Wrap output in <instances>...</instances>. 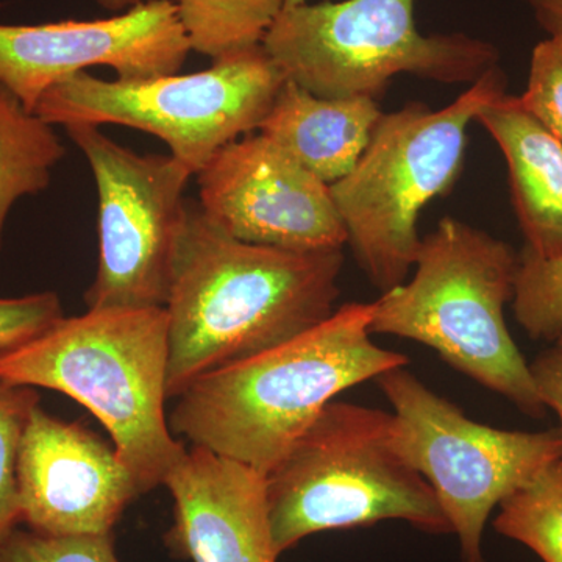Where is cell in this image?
I'll use <instances>...</instances> for the list:
<instances>
[{"label": "cell", "mask_w": 562, "mask_h": 562, "mask_svg": "<svg viewBox=\"0 0 562 562\" xmlns=\"http://www.w3.org/2000/svg\"><path fill=\"white\" fill-rule=\"evenodd\" d=\"M342 266V250L302 254L239 241L188 201L165 306L168 397L330 317Z\"/></svg>", "instance_id": "obj_1"}, {"label": "cell", "mask_w": 562, "mask_h": 562, "mask_svg": "<svg viewBox=\"0 0 562 562\" xmlns=\"http://www.w3.org/2000/svg\"><path fill=\"white\" fill-rule=\"evenodd\" d=\"M372 314L373 302L344 303L290 341L195 380L176 397L173 435L268 475L341 392L408 366L372 341Z\"/></svg>", "instance_id": "obj_2"}, {"label": "cell", "mask_w": 562, "mask_h": 562, "mask_svg": "<svg viewBox=\"0 0 562 562\" xmlns=\"http://www.w3.org/2000/svg\"><path fill=\"white\" fill-rule=\"evenodd\" d=\"M166 308L88 310L0 360V380L61 392L101 420L140 492L165 486L188 452L168 401Z\"/></svg>", "instance_id": "obj_3"}, {"label": "cell", "mask_w": 562, "mask_h": 562, "mask_svg": "<svg viewBox=\"0 0 562 562\" xmlns=\"http://www.w3.org/2000/svg\"><path fill=\"white\" fill-rule=\"evenodd\" d=\"M519 254L502 239L443 217L422 238L414 276L373 302L372 335L424 344L447 364L494 391L525 416L541 419L546 405L530 362L505 319Z\"/></svg>", "instance_id": "obj_4"}, {"label": "cell", "mask_w": 562, "mask_h": 562, "mask_svg": "<svg viewBox=\"0 0 562 562\" xmlns=\"http://www.w3.org/2000/svg\"><path fill=\"white\" fill-rule=\"evenodd\" d=\"M273 547L308 536L403 520L452 535L430 484L392 442V414L333 401L266 475Z\"/></svg>", "instance_id": "obj_5"}, {"label": "cell", "mask_w": 562, "mask_h": 562, "mask_svg": "<svg viewBox=\"0 0 562 562\" xmlns=\"http://www.w3.org/2000/svg\"><path fill=\"white\" fill-rule=\"evenodd\" d=\"M503 94L506 76L495 66L441 110L412 102L383 113L353 171L330 184L347 243L380 291L408 279L420 250V211L452 191L464 169L469 125Z\"/></svg>", "instance_id": "obj_6"}, {"label": "cell", "mask_w": 562, "mask_h": 562, "mask_svg": "<svg viewBox=\"0 0 562 562\" xmlns=\"http://www.w3.org/2000/svg\"><path fill=\"white\" fill-rule=\"evenodd\" d=\"M416 0H341L284 7L262 49L284 79L317 98L379 101L401 74L439 83H475L501 52L465 33L424 35Z\"/></svg>", "instance_id": "obj_7"}, {"label": "cell", "mask_w": 562, "mask_h": 562, "mask_svg": "<svg viewBox=\"0 0 562 562\" xmlns=\"http://www.w3.org/2000/svg\"><path fill=\"white\" fill-rule=\"evenodd\" d=\"M284 81L257 46L191 74L103 80L79 72L52 87L35 113L54 127L111 124L149 133L198 176L217 151L258 132Z\"/></svg>", "instance_id": "obj_8"}, {"label": "cell", "mask_w": 562, "mask_h": 562, "mask_svg": "<svg viewBox=\"0 0 562 562\" xmlns=\"http://www.w3.org/2000/svg\"><path fill=\"white\" fill-rule=\"evenodd\" d=\"M376 384L392 409V442L430 484L462 562H486L483 535L492 512L543 469L561 460L560 431H509L469 419L406 369Z\"/></svg>", "instance_id": "obj_9"}, {"label": "cell", "mask_w": 562, "mask_h": 562, "mask_svg": "<svg viewBox=\"0 0 562 562\" xmlns=\"http://www.w3.org/2000/svg\"><path fill=\"white\" fill-rule=\"evenodd\" d=\"M66 135L90 165L98 191V271L88 310L165 308L194 173L172 155H140L94 125Z\"/></svg>", "instance_id": "obj_10"}, {"label": "cell", "mask_w": 562, "mask_h": 562, "mask_svg": "<svg viewBox=\"0 0 562 562\" xmlns=\"http://www.w3.org/2000/svg\"><path fill=\"white\" fill-rule=\"evenodd\" d=\"M190 52L173 0H144L105 20L0 24V85L35 111L52 87L88 68L150 79L180 72Z\"/></svg>", "instance_id": "obj_11"}, {"label": "cell", "mask_w": 562, "mask_h": 562, "mask_svg": "<svg viewBox=\"0 0 562 562\" xmlns=\"http://www.w3.org/2000/svg\"><path fill=\"white\" fill-rule=\"evenodd\" d=\"M195 177L203 213L239 241L302 254L347 244L330 184L260 132L233 140Z\"/></svg>", "instance_id": "obj_12"}, {"label": "cell", "mask_w": 562, "mask_h": 562, "mask_svg": "<svg viewBox=\"0 0 562 562\" xmlns=\"http://www.w3.org/2000/svg\"><path fill=\"white\" fill-rule=\"evenodd\" d=\"M22 524L43 535H110L140 492L116 449L36 406L22 436Z\"/></svg>", "instance_id": "obj_13"}, {"label": "cell", "mask_w": 562, "mask_h": 562, "mask_svg": "<svg viewBox=\"0 0 562 562\" xmlns=\"http://www.w3.org/2000/svg\"><path fill=\"white\" fill-rule=\"evenodd\" d=\"M173 558L191 562H277L266 475L231 458L192 447L166 480Z\"/></svg>", "instance_id": "obj_14"}, {"label": "cell", "mask_w": 562, "mask_h": 562, "mask_svg": "<svg viewBox=\"0 0 562 562\" xmlns=\"http://www.w3.org/2000/svg\"><path fill=\"white\" fill-rule=\"evenodd\" d=\"M476 122L501 147L508 166L514 213L525 247L538 257H562V143L525 109L503 94L480 110Z\"/></svg>", "instance_id": "obj_15"}, {"label": "cell", "mask_w": 562, "mask_h": 562, "mask_svg": "<svg viewBox=\"0 0 562 562\" xmlns=\"http://www.w3.org/2000/svg\"><path fill=\"white\" fill-rule=\"evenodd\" d=\"M371 98H317L286 80L258 132L333 184L353 171L382 120Z\"/></svg>", "instance_id": "obj_16"}, {"label": "cell", "mask_w": 562, "mask_h": 562, "mask_svg": "<svg viewBox=\"0 0 562 562\" xmlns=\"http://www.w3.org/2000/svg\"><path fill=\"white\" fill-rule=\"evenodd\" d=\"M65 155L54 125L0 85V251L13 206L46 191Z\"/></svg>", "instance_id": "obj_17"}, {"label": "cell", "mask_w": 562, "mask_h": 562, "mask_svg": "<svg viewBox=\"0 0 562 562\" xmlns=\"http://www.w3.org/2000/svg\"><path fill=\"white\" fill-rule=\"evenodd\" d=\"M103 9H131L144 0H95ZM191 50L211 60L261 46L286 0H173Z\"/></svg>", "instance_id": "obj_18"}, {"label": "cell", "mask_w": 562, "mask_h": 562, "mask_svg": "<svg viewBox=\"0 0 562 562\" xmlns=\"http://www.w3.org/2000/svg\"><path fill=\"white\" fill-rule=\"evenodd\" d=\"M494 530L522 543L543 562H562L561 460L501 503Z\"/></svg>", "instance_id": "obj_19"}, {"label": "cell", "mask_w": 562, "mask_h": 562, "mask_svg": "<svg viewBox=\"0 0 562 562\" xmlns=\"http://www.w3.org/2000/svg\"><path fill=\"white\" fill-rule=\"evenodd\" d=\"M512 302L514 316L532 341L562 349V257L546 260L524 246Z\"/></svg>", "instance_id": "obj_20"}, {"label": "cell", "mask_w": 562, "mask_h": 562, "mask_svg": "<svg viewBox=\"0 0 562 562\" xmlns=\"http://www.w3.org/2000/svg\"><path fill=\"white\" fill-rule=\"evenodd\" d=\"M38 405L35 387L0 380V547L22 524L18 465L22 436Z\"/></svg>", "instance_id": "obj_21"}, {"label": "cell", "mask_w": 562, "mask_h": 562, "mask_svg": "<svg viewBox=\"0 0 562 562\" xmlns=\"http://www.w3.org/2000/svg\"><path fill=\"white\" fill-rule=\"evenodd\" d=\"M0 562H121L110 535H43L16 528L0 547Z\"/></svg>", "instance_id": "obj_22"}, {"label": "cell", "mask_w": 562, "mask_h": 562, "mask_svg": "<svg viewBox=\"0 0 562 562\" xmlns=\"http://www.w3.org/2000/svg\"><path fill=\"white\" fill-rule=\"evenodd\" d=\"M543 127L562 143V44L542 40L532 49L527 90L519 95Z\"/></svg>", "instance_id": "obj_23"}, {"label": "cell", "mask_w": 562, "mask_h": 562, "mask_svg": "<svg viewBox=\"0 0 562 562\" xmlns=\"http://www.w3.org/2000/svg\"><path fill=\"white\" fill-rule=\"evenodd\" d=\"M65 316L57 292L0 299V360L31 342Z\"/></svg>", "instance_id": "obj_24"}, {"label": "cell", "mask_w": 562, "mask_h": 562, "mask_svg": "<svg viewBox=\"0 0 562 562\" xmlns=\"http://www.w3.org/2000/svg\"><path fill=\"white\" fill-rule=\"evenodd\" d=\"M532 380L536 390L547 409H553L560 419V431L562 442V349L543 351L535 361L530 362ZM562 461V453H561Z\"/></svg>", "instance_id": "obj_25"}, {"label": "cell", "mask_w": 562, "mask_h": 562, "mask_svg": "<svg viewBox=\"0 0 562 562\" xmlns=\"http://www.w3.org/2000/svg\"><path fill=\"white\" fill-rule=\"evenodd\" d=\"M536 21L549 38L562 44V0H527Z\"/></svg>", "instance_id": "obj_26"}, {"label": "cell", "mask_w": 562, "mask_h": 562, "mask_svg": "<svg viewBox=\"0 0 562 562\" xmlns=\"http://www.w3.org/2000/svg\"><path fill=\"white\" fill-rule=\"evenodd\" d=\"M306 0H286V3H284V7H295V5H302V3H305Z\"/></svg>", "instance_id": "obj_27"}]
</instances>
